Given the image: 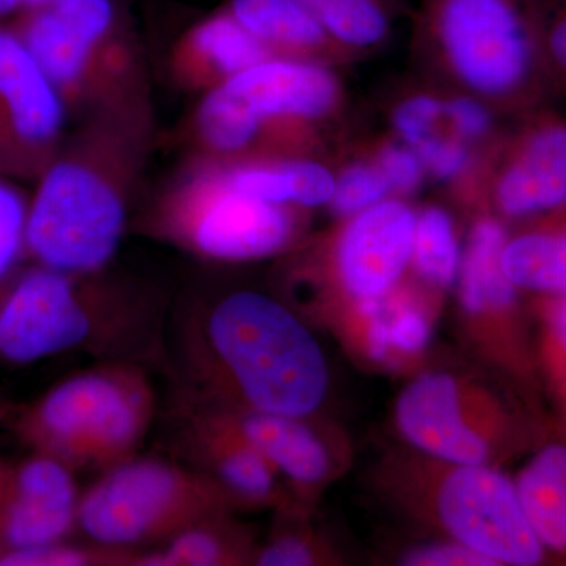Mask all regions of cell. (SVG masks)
Returning <instances> with one entry per match:
<instances>
[{
	"mask_svg": "<svg viewBox=\"0 0 566 566\" xmlns=\"http://www.w3.org/2000/svg\"><path fill=\"white\" fill-rule=\"evenodd\" d=\"M164 368L177 400L273 415H318L329 367L311 327L268 294L237 290L169 318Z\"/></svg>",
	"mask_w": 566,
	"mask_h": 566,
	"instance_id": "cell-1",
	"label": "cell"
},
{
	"mask_svg": "<svg viewBox=\"0 0 566 566\" xmlns=\"http://www.w3.org/2000/svg\"><path fill=\"white\" fill-rule=\"evenodd\" d=\"M151 99L81 120L41 175L28 212L25 245L41 266L62 273L107 268L150 159Z\"/></svg>",
	"mask_w": 566,
	"mask_h": 566,
	"instance_id": "cell-2",
	"label": "cell"
},
{
	"mask_svg": "<svg viewBox=\"0 0 566 566\" xmlns=\"http://www.w3.org/2000/svg\"><path fill=\"white\" fill-rule=\"evenodd\" d=\"M169 316L161 290L132 275L41 266L0 300V356L13 364L82 352L102 363L166 360Z\"/></svg>",
	"mask_w": 566,
	"mask_h": 566,
	"instance_id": "cell-3",
	"label": "cell"
},
{
	"mask_svg": "<svg viewBox=\"0 0 566 566\" xmlns=\"http://www.w3.org/2000/svg\"><path fill=\"white\" fill-rule=\"evenodd\" d=\"M368 485L406 523L469 547L495 566L553 560L528 524L515 482L502 469L450 463L405 444L379 457Z\"/></svg>",
	"mask_w": 566,
	"mask_h": 566,
	"instance_id": "cell-4",
	"label": "cell"
},
{
	"mask_svg": "<svg viewBox=\"0 0 566 566\" xmlns=\"http://www.w3.org/2000/svg\"><path fill=\"white\" fill-rule=\"evenodd\" d=\"M546 0H419L416 40L461 93L523 117L549 104Z\"/></svg>",
	"mask_w": 566,
	"mask_h": 566,
	"instance_id": "cell-5",
	"label": "cell"
},
{
	"mask_svg": "<svg viewBox=\"0 0 566 566\" xmlns=\"http://www.w3.org/2000/svg\"><path fill=\"white\" fill-rule=\"evenodd\" d=\"M394 423L403 444L450 463L504 469L557 430L495 376L428 368L398 394Z\"/></svg>",
	"mask_w": 566,
	"mask_h": 566,
	"instance_id": "cell-6",
	"label": "cell"
},
{
	"mask_svg": "<svg viewBox=\"0 0 566 566\" xmlns=\"http://www.w3.org/2000/svg\"><path fill=\"white\" fill-rule=\"evenodd\" d=\"M158 411L150 367L99 363L63 379L18 420L36 453L73 472H102L139 455Z\"/></svg>",
	"mask_w": 566,
	"mask_h": 566,
	"instance_id": "cell-7",
	"label": "cell"
},
{
	"mask_svg": "<svg viewBox=\"0 0 566 566\" xmlns=\"http://www.w3.org/2000/svg\"><path fill=\"white\" fill-rule=\"evenodd\" d=\"M303 211L249 196L234 188L221 164L197 158L151 205L144 230L199 259L253 262L297 243Z\"/></svg>",
	"mask_w": 566,
	"mask_h": 566,
	"instance_id": "cell-8",
	"label": "cell"
},
{
	"mask_svg": "<svg viewBox=\"0 0 566 566\" xmlns=\"http://www.w3.org/2000/svg\"><path fill=\"white\" fill-rule=\"evenodd\" d=\"M237 512L229 491L193 465L136 455L102 472L81 494L77 527L99 545L142 551L205 517Z\"/></svg>",
	"mask_w": 566,
	"mask_h": 566,
	"instance_id": "cell-9",
	"label": "cell"
},
{
	"mask_svg": "<svg viewBox=\"0 0 566 566\" xmlns=\"http://www.w3.org/2000/svg\"><path fill=\"white\" fill-rule=\"evenodd\" d=\"M509 234L505 222L488 211L472 226L458 271V326L488 374L551 417L536 367L531 312L502 268Z\"/></svg>",
	"mask_w": 566,
	"mask_h": 566,
	"instance_id": "cell-10",
	"label": "cell"
},
{
	"mask_svg": "<svg viewBox=\"0 0 566 566\" xmlns=\"http://www.w3.org/2000/svg\"><path fill=\"white\" fill-rule=\"evenodd\" d=\"M417 214L400 199L357 212L290 275L294 311L319 323L346 304L385 300L412 264Z\"/></svg>",
	"mask_w": 566,
	"mask_h": 566,
	"instance_id": "cell-11",
	"label": "cell"
},
{
	"mask_svg": "<svg viewBox=\"0 0 566 566\" xmlns=\"http://www.w3.org/2000/svg\"><path fill=\"white\" fill-rule=\"evenodd\" d=\"M223 91L259 123L266 158H296L340 107V82L322 62L273 57L237 74Z\"/></svg>",
	"mask_w": 566,
	"mask_h": 566,
	"instance_id": "cell-12",
	"label": "cell"
},
{
	"mask_svg": "<svg viewBox=\"0 0 566 566\" xmlns=\"http://www.w3.org/2000/svg\"><path fill=\"white\" fill-rule=\"evenodd\" d=\"M520 118L491 161L486 203L501 221L524 226L566 212V117L546 104Z\"/></svg>",
	"mask_w": 566,
	"mask_h": 566,
	"instance_id": "cell-13",
	"label": "cell"
},
{
	"mask_svg": "<svg viewBox=\"0 0 566 566\" xmlns=\"http://www.w3.org/2000/svg\"><path fill=\"white\" fill-rule=\"evenodd\" d=\"M66 107L20 35L0 24V172L40 180L57 158Z\"/></svg>",
	"mask_w": 566,
	"mask_h": 566,
	"instance_id": "cell-14",
	"label": "cell"
},
{
	"mask_svg": "<svg viewBox=\"0 0 566 566\" xmlns=\"http://www.w3.org/2000/svg\"><path fill=\"white\" fill-rule=\"evenodd\" d=\"M186 405L207 412L243 436L274 465L301 505H314L316 495L331 485L348 464L340 431L319 419L318 415L286 416Z\"/></svg>",
	"mask_w": 566,
	"mask_h": 566,
	"instance_id": "cell-15",
	"label": "cell"
},
{
	"mask_svg": "<svg viewBox=\"0 0 566 566\" xmlns=\"http://www.w3.org/2000/svg\"><path fill=\"white\" fill-rule=\"evenodd\" d=\"M9 24L54 85L66 112L76 114L81 120L150 99L126 95L54 7L22 10Z\"/></svg>",
	"mask_w": 566,
	"mask_h": 566,
	"instance_id": "cell-16",
	"label": "cell"
},
{
	"mask_svg": "<svg viewBox=\"0 0 566 566\" xmlns=\"http://www.w3.org/2000/svg\"><path fill=\"white\" fill-rule=\"evenodd\" d=\"M80 499L74 472L54 458L0 464V553L62 542L77 527Z\"/></svg>",
	"mask_w": 566,
	"mask_h": 566,
	"instance_id": "cell-17",
	"label": "cell"
},
{
	"mask_svg": "<svg viewBox=\"0 0 566 566\" xmlns=\"http://www.w3.org/2000/svg\"><path fill=\"white\" fill-rule=\"evenodd\" d=\"M180 450L188 464L212 476L241 510L301 505L282 476L243 436L191 405L177 401Z\"/></svg>",
	"mask_w": 566,
	"mask_h": 566,
	"instance_id": "cell-18",
	"label": "cell"
},
{
	"mask_svg": "<svg viewBox=\"0 0 566 566\" xmlns=\"http://www.w3.org/2000/svg\"><path fill=\"white\" fill-rule=\"evenodd\" d=\"M273 57L274 52L226 9L182 33L170 54V71L181 87L207 93Z\"/></svg>",
	"mask_w": 566,
	"mask_h": 566,
	"instance_id": "cell-19",
	"label": "cell"
},
{
	"mask_svg": "<svg viewBox=\"0 0 566 566\" xmlns=\"http://www.w3.org/2000/svg\"><path fill=\"white\" fill-rule=\"evenodd\" d=\"M513 482L536 538L551 557L566 560V433L547 436Z\"/></svg>",
	"mask_w": 566,
	"mask_h": 566,
	"instance_id": "cell-20",
	"label": "cell"
},
{
	"mask_svg": "<svg viewBox=\"0 0 566 566\" xmlns=\"http://www.w3.org/2000/svg\"><path fill=\"white\" fill-rule=\"evenodd\" d=\"M227 9L275 57L323 63L344 51L301 0H230Z\"/></svg>",
	"mask_w": 566,
	"mask_h": 566,
	"instance_id": "cell-21",
	"label": "cell"
},
{
	"mask_svg": "<svg viewBox=\"0 0 566 566\" xmlns=\"http://www.w3.org/2000/svg\"><path fill=\"white\" fill-rule=\"evenodd\" d=\"M502 268L528 296L566 294V212L517 226L506 238Z\"/></svg>",
	"mask_w": 566,
	"mask_h": 566,
	"instance_id": "cell-22",
	"label": "cell"
},
{
	"mask_svg": "<svg viewBox=\"0 0 566 566\" xmlns=\"http://www.w3.org/2000/svg\"><path fill=\"white\" fill-rule=\"evenodd\" d=\"M256 545L252 528L234 513L205 517L155 549H142L136 566L253 565Z\"/></svg>",
	"mask_w": 566,
	"mask_h": 566,
	"instance_id": "cell-23",
	"label": "cell"
},
{
	"mask_svg": "<svg viewBox=\"0 0 566 566\" xmlns=\"http://www.w3.org/2000/svg\"><path fill=\"white\" fill-rule=\"evenodd\" d=\"M536 367L551 417L566 433V294L528 300Z\"/></svg>",
	"mask_w": 566,
	"mask_h": 566,
	"instance_id": "cell-24",
	"label": "cell"
},
{
	"mask_svg": "<svg viewBox=\"0 0 566 566\" xmlns=\"http://www.w3.org/2000/svg\"><path fill=\"white\" fill-rule=\"evenodd\" d=\"M344 51H370L389 36L397 0H301Z\"/></svg>",
	"mask_w": 566,
	"mask_h": 566,
	"instance_id": "cell-25",
	"label": "cell"
},
{
	"mask_svg": "<svg viewBox=\"0 0 566 566\" xmlns=\"http://www.w3.org/2000/svg\"><path fill=\"white\" fill-rule=\"evenodd\" d=\"M312 506L296 505L279 513L277 526L270 538L259 545L253 565L315 566L337 562L326 536L311 523Z\"/></svg>",
	"mask_w": 566,
	"mask_h": 566,
	"instance_id": "cell-26",
	"label": "cell"
},
{
	"mask_svg": "<svg viewBox=\"0 0 566 566\" xmlns=\"http://www.w3.org/2000/svg\"><path fill=\"white\" fill-rule=\"evenodd\" d=\"M461 253L455 226L444 208L427 207L417 214L412 270L431 289L442 292L458 279Z\"/></svg>",
	"mask_w": 566,
	"mask_h": 566,
	"instance_id": "cell-27",
	"label": "cell"
},
{
	"mask_svg": "<svg viewBox=\"0 0 566 566\" xmlns=\"http://www.w3.org/2000/svg\"><path fill=\"white\" fill-rule=\"evenodd\" d=\"M387 324H389V367H401L403 359L419 356L431 337V319L428 304L415 289L403 282L386 297Z\"/></svg>",
	"mask_w": 566,
	"mask_h": 566,
	"instance_id": "cell-28",
	"label": "cell"
},
{
	"mask_svg": "<svg viewBox=\"0 0 566 566\" xmlns=\"http://www.w3.org/2000/svg\"><path fill=\"white\" fill-rule=\"evenodd\" d=\"M140 551L91 542L84 545L52 543L31 549L3 551L0 566H136Z\"/></svg>",
	"mask_w": 566,
	"mask_h": 566,
	"instance_id": "cell-29",
	"label": "cell"
},
{
	"mask_svg": "<svg viewBox=\"0 0 566 566\" xmlns=\"http://www.w3.org/2000/svg\"><path fill=\"white\" fill-rule=\"evenodd\" d=\"M390 193L389 181L375 161L353 163L335 177V192L329 205L335 214L352 218L389 199Z\"/></svg>",
	"mask_w": 566,
	"mask_h": 566,
	"instance_id": "cell-30",
	"label": "cell"
},
{
	"mask_svg": "<svg viewBox=\"0 0 566 566\" xmlns=\"http://www.w3.org/2000/svg\"><path fill=\"white\" fill-rule=\"evenodd\" d=\"M442 120L444 98L428 92L406 96L392 112L395 132L401 142L411 148L438 133V125Z\"/></svg>",
	"mask_w": 566,
	"mask_h": 566,
	"instance_id": "cell-31",
	"label": "cell"
},
{
	"mask_svg": "<svg viewBox=\"0 0 566 566\" xmlns=\"http://www.w3.org/2000/svg\"><path fill=\"white\" fill-rule=\"evenodd\" d=\"M422 159L424 170L442 181L463 180L474 167V155L468 142L455 134H433L412 148Z\"/></svg>",
	"mask_w": 566,
	"mask_h": 566,
	"instance_id": "cell-32",
	"label": "cell"
},
{
	"mask_svg": "<svg viewBox=\"0 0 566 566\" xmlns=\"http://www.w3.org/2000/svg\"><path fill=\"white\" fill-rule=\"evenodd\" d=\"M285 161L292 181L294 207L311 210L331 203L335 192V175L329 167L311 156H296Z\"/></svg>",
	"mask_w": 566,
	"mask_h": 566,
	"instance_id": "cell-33",
	"label": "cell"
},
{
	"mask_svg": "<svg viewBox=\"0 0 566 566\" xmlns=\"http://www.w3.org/2000/svg\"><path fill=\"white\" fill-rule=\"evenodd\" d=\"M543 59L551 96L566 99V0H546Z\"/></svg>",
	"mask_w": 566,
	"mask_h": 566,
	"instance_id": "cell-34",
	"label": "cell"
},
{
	"mask_svg": "<svg viewBox=\"0 0 566 566\" xmlns=\"http://www.w3.org/2000/svg\"><path fill=\"white\" fill-rule=\"evenodd\" d=\"M28 212L20 192L0 182V283L9 277L25 244Z\"/></svg>",
	"mask_w": 566,
	"mask_h": 566,
	"instance_id": "cell-35",
	"label": "cell"
},
{
	"mask_svg": "<svg viewBox=\"0 0 566 566\" xmlns=\"http://www.w3.org/2000/svg\"><path fill=\"white\" fill-rule=\"evenodd\" d=\"M493 107L468 93H458L444 99V120L452 134L464 142L490 139L494 133Z\"/></svg>",
	"mask_w": 566,
	"mask_h": 566,
	"instance_id": "cell-36",
	"label": "cell"
},
{
	"mask_svg": "<svg viewBox=\"0 0 566 566\" xmlns=\"http://www.w3.org/2000/svg\"><path fill=\"white\" fill-rule=\"evenodd\" d=\"M374 161L385 174L392 193L408 196L416 192L427 172L422 159L411 147L401 144H386L378 150Z\"/></svg>",
	"mask_w": 566,
	"mask_h": 566,
	"instance_id": "cell-37",
	"label": "cell"
},
{
	"mask_svg": "<svg viewBox=\"0 0 566 566\" xmlns=\"http://www.w3.org/2000/svg\"><path fill=\"white\" fill-rule=\"evenodd\" d=\"M401 565L411 566H495L490 558L457 543L436 539L428 545L409 549L400 558Z\"/></svg>",
	"mask_w": 566,
	"mask_h": 566,
	"instance_id": "cell-38",
	"label": "cell"
},
{
	"mask_svg": "<svg viewBox=\"0 0 566 566\" xmlns=\"http://www.w3.org/2000/svg\"><path fill=\"white\" fill-rule=\"evenodd\" d=\"M24 9V0H0V24L13 20Z\"/></svg>",
	"mask_w": 566,
	"mask_h": 566,
	"instance_id": "cell-39",
	"label": "cell"
},
{
	"mask_svg": "<svg viewBox=\"0 0 566 566\" xmlns=\"http://www.w3.org/2000/svg\"><path fill=\"white\" fill-rule=\"evenodd\" d=\"M52 2L54 0H24V9L22 10L40 9V7L50 6Z\"/></svg>",
	"mask_w": 566,
	"mask_h": 566,
	"instance_id": "cell-40",
	"label": "cell"
}]
</instances>
